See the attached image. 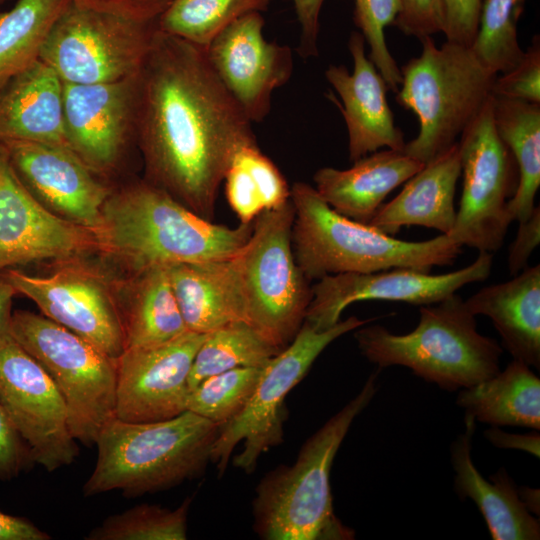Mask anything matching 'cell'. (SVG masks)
Here are the masks:
<instances>
[{
    "mask_svg": "<svg viewBox=\"0 0 540 540\" xmlns=\"http://www.w3.org/2000/svg\"><path fill=\"white\" fill-rule=\"evenodd\" d=\"M492 95L540 104V40L534 36L520 61L509 71L496 76Z\"/></svg>",
    "mask_w": 540,
    "mask_h": 540,
    "instance_id": "39",
    "label": "cell"
},
{
    "mask_svg": "<svg viewBox=\"0 0 540 540\" xmlns=\"http://www.w3.org/2000/svg\"><path fill=\"white\" fill-rule=\"evenodd\" d=\"M125 349L159 345L187 332L166 266L135 272L120 303Z\"/></svg>",
    "mask_w": 540,
    "mask_h": 540,
    "instance_id": "29",
    "label": "cell"
},
{
    "mask_svg": "<svg viewBox=\"0 0 540 540\" xmlns=\"http://www.w3.org/2000/svg\"><path fill=\"white\" fill-rule=\"evenodd\" d=\"M424 165L403 151H375L348 169L320 168L313 176L314 188L336 212L368 224L387 195Z\"/></svg>",
    "mask_w": 540,
    "mask_h": 540,
    "instance_id": "23",
    "label": "cell"
},
{
    "mask_svg": "<svg viewBox=\"0 0 540 540\" xmlns=\"http://www.w3.org/2000/svg\"><path fill=\"white\" fill-rule=\"evenodd\" d=\"M271 0H172L158 20L159 29L207 47L226 27L244 15L261 12Z\"/></svg>",
    "mask_w": 540,
    "mask_h": 540,
    "instance_id": "34",
    "label": "cell"
},
{
    "mask_svg": "<svg viewBox=\"0 0 540 540\" xmlns=\"http://www.w3.org/2000/svg\"><path fill=\"white\" fill-rule=\"evenodd\" d=\"M380 369L358 394L302 446L296 461L261 479L253 501L254 529L267 540H350L335 515L330 487L334 458L355 418L377 393Z\"/></svg>",
    "mask_w": 540,
    "mask_h": 540,
    "instance_id": "3",
    "label": "cell"
},
{
    "mask_svg": "<svg viewBox=\"0 0 540 540\" xmlns=\"http://www.w3.org/2000/svg\"><path fill=\"white\" fill-rule=\"evenodd\" d=\"M422 50L401 70L396 102L419 120L418 135L403 152L426 164L457 141L492 96L496 74L471 46L446 41L438 47L428 36Z\"/></svg>",
    "mask_w": 540,
    "mask_h": 540,
    "instance_id": "7",
    "label": "cell"
},
{
    "mask_svg": "<svg viewBox=\"0 0 540 540\" xmlns=\"http://www.w3.org/2000/svg\"><path fill=\"white\" fill-rule=\"evenodd\" d=\"M402 10L393 25L407 36L422 40L443 30L441 0H401Z\"/></svg>",
    "mask_w": 540,
    "mask_h": 540,
    "instance_id": "40",
    "label": "cell"
},
{
    "mask_svg": "<svg viewBox=\"0 0 540 540\" xmlns=\"http://www.w3.org/2000/svg\"><path fill=\"white\" fill-rule=\"evenodd\" d=\"M252 124L214 72L205 47L158 27L138 86L136 140L146 181L213 221L230 163L257 143Z\"/></svg>",
    "mask_w": 540,
    "mask_h": 540,
    "instance_id": "1",
    "label": "cell"
},
{
    "mask_svg": "<svg viewBox=\"0 0 540 540\" xmlns=\"http://www.w3.org/2000/svg\"><path fill=\"white\" fill-rule=\"evenodd\" d=\"M192 498L175 509L140 504L107 517L93 528L86 540H185Z\"/></svg>",
    "mask_w": 540,
    "mask_h": 540,
    "instance_id": "36",
    "label": "cell"
},
{
    "mask_svg": "<svg viewBox=\"0 0 540 540\" xmlns=\"http://www.w3.org/2000/svg\"><path fill=\"white\" fill-rule=\"evenodd\" d=\"M484 435L489 442L498 448L518 449L539 458L540 435L538 431L529 434H511L503 432L499 427L492 426L484 431Z\"/></svg>",
    "mask_w": 540,
    "mask_h": 540,
    "instance_id": "46",
    "label": "cell"
},
{
    "mask_svg": "<svg viewBox=\"0 0 540 540\" xmlns=\"http://www.w3.org/2000/svg\"><path fill=\"white\" fill-rule=\"evenodd\" d=\"M263 28L260 12L249 13L205 47L214 72L252 123L268 115L274 91L294 68L291 49L266 40Z\"/></svg>",
    "mask_w": 540,
    "mask_h": 540,
    "instance_id": "18",
    "label": "cell"
},
{
    "mask_svg": "<svg viewBox=\"0 0 540 540\" xmlns=\"http://www.w3.org/2000/svg\"><path fill=\"white\" fill-rule=\"evenodd\" d=\"M70 0H17L0 13V92L40 59L46 37Z\"/></svg>",
    "mask_w": 540,
    "mask_h": 540,
    "instance_id": "31",
    "label": "cell"
},
{
    "mask_svg": "<svg viewBox=\"0 0 540 540\" xmlns=\"http://www.w3.org/2000/svg\"><path fill=\"white\" fill-rule=\"evenodd\" d=\"M280 350L246 322H234L207 333L188 378L190 391L204 379L240 367H264Z\"/></svg>",
    "mask_w": 540,
    "mask_h": 540,
    "instance_id": "33",
    "label": "cell"
},
{
    "mask_svg": "<svg viewBox=\"0 0 540 540\" xmlns=\"http://www.w3.org/2000/svg\"><path fill=\"white\" fill-rule=\"evenodd\" d=\"M219 429L220 425L188 410L153 422L113 418L96 440L97 459L83 495L119 490L134 498L197 477L210 461Z\"/></svg>",
    "mask_w": 540,
    "mask_h": 540,
    "instance_id": "5",
    "label": "cell"
},
{
    "mask_svg": "<svg viewBox=\"0 0 540 540\" xmlns=\"http://www.w3.org/2000/svg\"><path fill=\"white\" fill-rule=\"evenodd\" d=\"M354 4V23L369 46V59L388 90L396 93L402 80L401 70L387 47L385 28L393 25L401 12V0H354Z\"/></svg>",
    "mask_w": 540,
    "mask_h": 540,
    "instance_id": "38",
    "label": "cell"
},
{
    "mask_svg": "<svg viewBox=\"0 0 540 540\" xmlns=\"http://www.w3.org/2000/svg\"><path fill=\"white\" fill-rule=\"evenodd\" d=\"M475 316L489 317L513 359L540 368V265L481 288L465 301Z\"/></svg>",
    "mask_w": 540,
    "mask_h": 540,
    "instance_id": "26",
    "label": "cell"
},
{
    "mask_svg": "<svg viewBox=\"0 0 540 540\" xmlns=\"http://www.w3.org/2000/svg\"><path fill=\"white\" fill-rule=\"evenodd\" d=\"M348 47L352 72L343 65H330L325 77L340 98L339 101L333 94L328 95L346 123L350 161L380 148L403 151L406 142L387 101V84L366 56L360 32L351 33Z\"/></svg>",
    "mask_w": 540,
    "mask_h": 540,
    "instance_id": "21",
    "label": "cell"
},
{
    "mask_svg": "<svg viewBox=\"0 0 540 540\" xmlns=\"http://www.w3.org/2000/svg\"><path fill=\"white\" fill-rule=\"evenodd\" d=\"M263 367H240L212 375L190 391L187 410L218 425L234 418L247 404Z\"/></svg>",
    "mask_w": 540,
    "mask_h": 540,
    "instance_id": "37",
    "label": "cell"
},
{
    "mask_svg": "<svg viewBox=\"0 0 540 540\" xmlns=\"http://www.w3.org/2000/svg\"><path fill=\"white\" fill-rule=\"evenodd\" d=\"M517 492L520 500L525 505L527 510L534 515H539L540 497L539 489L530 487H517Z\"/></svg>",
    "mask_w": 540,
    "mask_h": 540,
    "instance_id": "49",
    "label": "cell"
},
{
    "mask_svg": "<svg viewBox=\"0 0 540 540\" xmlns=\"http://www.w3.org/2000/svg\"><path fill=\"white\" fill-rule=\"evenodd\" d=\"M158 20L100 11L70 1L50 29L40 60L63 83L96 84L136 77L152 47Z\"/></svg>",
    "mask_w": 540,
    "mask_h": 540,
    "instance_id": "11",
    "label": "cell"
},
{
    "mask_svg": "<svg viewBox=\"0 0 540 540\" xmlns=\"http://www.w3.org/2000/svg\"><path fill=\"white\" fill-rule=\"evenodd\" d=\"M33 463L29 447L0 404V481L16 478Z\"/></svg>",
    "mask_w": 540,
    "mask_h": 540,
    "instance_id": "42",
    "label": "cell"
},
{
    "mask_svg": "<svg viewBox=\"0 0 540 540\" xmlns=\"http://www.w3.org/2000/svg\"><path fill=\"white\" fill-rule=\"evenodd\" d=\"M252 230L253 222L229 228L207 220L145 180L110 193L95 233L100 250L135 273L152 266L232 257Z\"/></svg>",
    "mask_w": 540,
    "mask_h": 540,
    "instance_id": "2",
    "label": "cell"
},
{
    "mask_svg": "<svg viewBox=\"0 0 540 540\" xmlns=\"http://www.w3.org/2000/svg\"><path fill=\"white\" fill-rule=\"evenodd\" d=\"M460 175L456 142L408 179L400 193L382 204L368 224L390 236L413 225L449 234L456 219L454 198Z\"/></svg>",
    "mask_w": 540,
    "mask_h": 540,
    "instance_id": "25",
    "label": "cell"
},
{
    "mask_svg": "<svg viewBox=\"0 0 540 540\" xmlns=\"http://www.w3.org/2000/svg\"><path fill=\"white\" fill-rule=\"evenodd\" d=\"M4 1H6V0H0V3L4 2Z\"/></svg>",
    "mask_w": 540,
    "mask_h": 540,
    "instance_id": "50",
    "label": "cell"
},
{
    "mask_svg": "<svg viewBox=\"0 0 540 540\" xmlns=\"http://www.w3.org/2000/svg\"><path fill=\"white\" fill-rule=\"evenodd\" d=\"M540 243V207L536 206L530 216L519 222L514 241L509 247L508 269L515 276L528 266L533 250Z\"/></svg>",
    "mask_w": 540,
    "mask_h": 540,
    "instance_id": "43",
    "label": "cell"
},
{
    "mask_svg": "<svg viewBox=\"0 0 540 540\" xmlns=\"http://www.w3.org/2000/svg\"><path fill=\"white\" fill-rule=\"evenodd\" d=\"M526 0H484L478 31L471 48L492 73L512 69L524 51L518 41L517 25Z\"/></svg>",
    "mask_w": 540,
    "mask_h": 540,
    "instance_id": "35",
    "label": "cell"
},
{
    "mask_svg": "<svg viewBox=\"0 0 540 540\" xmlns=\"http://www.w3.org/2000/svg\"><path fill=\"white\" fill-rule=\"evenodd\" d=\"M9 162L27 190L49 211L96 232L111 191L68 146L2 140Z\"/></svg>",
    "mask_w": 540,
    "mask_h": 540,
    "instance_id": "19",
    "label": "cell"
},
{
    "mask_svg": "<svg viewBox=\"0 0 540 540\" xmlns=\"http://www.w3.org/2000/svg\"><path fill=\"white\" fill-rule=\"evenodd\" d=\"M2 140L69 147L63 119V82L40 59L13 78L0 92Z\"/></svg>",
    "mask_w": 540,
    "mask_h": 540,
    "instance_id": "27",
    "label": "cell"
},
{
    "mask_svg": "<svg viewBox=\"0 0 540 540\" xmlns=\"http://www.w3.org/2000/svg\"><path fill=\"white\" fill-rule=\"evenodd\" d=\"M492 259L491 253L479 252L470 265L440 275L411 268L326 275L311 288L312 298L304 323L317 331L327 330L340 321L347 306L365 300L420 306L438 303L469 283L486 280Z\"/></svg>",
    "mask_w": 540,
    "mask_h": 540,
    "instance_id": "15",
    "label": "cell"
},
{
    "mask_svg": "<svg viewBox=\"0 0 540 540\" xmlns=\"http://www.w3.org/2000/svg\"><path fill=\"white\" fill-rule=\"evenodd\" d=\"M225 194L240 224L290 200L291 189L273 161L257 143L239 150L225 174Z\"/></svg>",
    "mask_w": 540,
    "mask_h": 540,
    "instance_id": "32",
    "label": "cell"
},
{
    "mask_svg": "<svg viewBox=\"0 0 540 540\" xmlns=\"http://www.w3.org/2000/svg\"><path fill=\"white\" fill-rule=\"evenodd\" d=\"M446 41L471 46L475 40L482 0H441Z\"/></svg>",
    "mask_w": 540,
    "mask_h": 540,
    "instance_id": "41",
    "label": "cell"
},
{
    "mask_svg": "<svg viewBox=\"0 0 540 540\" xmlns=\"http://www.w3.org/2000/svg\"><path fill=\"white\" fill-rule=\"evenodd\" d=\"M52 537L42 531L29 519L13 516L0 510V540H50Z\"/></svg>",
    "mask_w": 540,
    "mask_h": 540,
    "instance_id": "47",
    "label": "cell"
},
{
    "mask_svg": "<svg viewBox=\"0 0 540 540\" xmlns=\"http://www.w3.org/2000/svg\"><path fill=\"white\" fill-rule=\"evenodd\" d=\"M139 76L96 84L63 83L67 143L97 175L116 167L136 139Z\"/></svg>",
    "mask_w": 540,
    "mask_h": 540,
    "instance_id": "20",
    "label": "cell"
},
{
    "mask_svg": "<svg viewBox=\"0 0 540 540\" xmlns=\"http://www.w3.org/2000/svg\"><path fill=\"white\" fill-rule=\"evenodd\" d=\"M300 25L298 53L303 58L318 55L320 14L325 0H292Z\"/></svg>",
    "mask_w": 540,
    "mask_h": 540,
    "instance_id": "45",
    "label": "cell"
},
{
    "mask_svg": "<svg viewBox=\"0 0 540 540\" xmlns=\"http://www.w3.org/2000/svg\"><path fill=\"white\" fill-rule=\"evenodd\" d=\"M166 269L188 331L207 334L234 322H246L245 301L234 255L172 264Z\"/></svg>",
    "mask_w": 540,
    "mask_h": 540,
    "instance_id": "24",
    "label": "cell"
},
{
    "mask_svg": "<svg viewBox=\"0 0 540 540\" xmlns=\"http://www.w3.org/2000/svg\"><path fill=\"white\" fill-rule=\"evenodd\" d=\"M493 117L518 167L519 183L508 209L519 223L536 207L540 186V104L493 96Z\"/></svg>",
    "mask_w": 540,
    "mask_h": 540,
    "instance_id": "30",
    "label": "cell"
},
{
    "mask_svg": "<svg viewBox=\"0 0 540 540\" xmlns=\"http://www.w3.org/2000/svg\"><path fill=\"white\" fill-rule=\"evenodd\" d=\"M206 335L187 331L159 345L126 348L116 359L115 418L153 422L186 411L189 373Z\"/></svg>",
    "mask_w": 540,
    "mask_h": 540,
    "instance_id": "16",
    "label": "cell"
},
{
    "mask_svg": "<svg viewBox=\"0 0 540 540\" xmlns=\"http://www.w3.org/2000/svg\"><path fill=\"white\" fill-rule=\"evenodd\" d=\"M17 294L15 288L0 275V348L11 337L12 300Z\"/></svg>",
    "mask_w": 540,
    "mask_h": 540,
    "instance_id": "48",
    "label": "cell"
},
{
    "mask_svg": "<svg viewBox=\"0 0 540 540\" xmlns=\"http://www.w3.org/2000/svg\"><path fill=\"white\" fill-rule=\"evenodd\" d=\"M475 422L473 417L465 415L464 431L450 446L456 494L476 504L492 539H540V523L520 500L517 486L506 469L500 468L488 481L474 465L471 452Z\"/></svg>",
    "mask_w": 540,
    "mask_h": 540,
    "instance_id": "22",
    "label": "cell"
},
{
    "mask_svg": "<svg viewBox=\"0 0 540 540\" xmlns=\"http://www.w3.org/2000/svg\"><path fill=\"white\" fill-rule=\"evenodd\" d=\"M0 404L35 464L53 472L78 457L61 393L46 370L13 338L0 348Z\"/></svg>",
    "mask_w": 540,
    "mask_h": 540,
    "instance_id": "13",
    "label": "cell"
},
{
    "mask_svg": "<svg viewBox=\"0 0 540 540\" xmlns=\"http://www.w3.org/2000/svg\"><path fill=\"white\" fill-rule=\"evenodd\" d=\"M465 415L493 427L540 429V379L530 366L512 359L503 371L459 390Z\"/></svg>",
    "mask_w": 540,
    "mask_h": 540,
    "instance_id": "28",
    "label": "cell"
},
{
    "mask_svg": "<svg viewBox=\"0 0 540 540\" xmlns=\"http://www.w3.org/2000/svg\"><path fill=\"white\" fill-rule=\"evenodd\" d=\"M30 298L42 315L81 336L117 359L125 350L120 303L106 280L96 272L68 264L48 276L15 269L0 274Z\"/></svg>",
    "mask_w": 540,
    "mask_h": 540,
    "instance_id": "14",
    "label": "cell"
},
{
    "mask_svg": "<svg viewBox=\"0 0 540 540\" xmlns=\"http://www.w3.org/2000/svg\"><path fill=\"white\" fill-rule=\"evenodd\" d=\"M96 250V233L45 208L18 178L0 144V272L43 260L69 262Z\"/></svg>",
    "mask_w": 540,
    "mask_h": 540,
    "instance_id": "17",
    "label": "cell"
},
{
    "mask_svg": "<svg viewBox=\"0 0 540 540\" xmlns=\"http://www.w3.org/2000/svg\"><path fill=\"white\" fill-rule=\"evenodd\" d=\"M294 208L289 201L260 213L252 233L234 255L246 322L283 349L301 328L312 290L298 267L291 241Z\"/></svg>",
    "mask_w": 540,
    "mask_h": 540,
    "instance_id": "9",
    "label": "cell"
},
{
    "mask_svg": "<svg viewBox=\"0 0 540 540\" xmlns=\"http://www.w3.org/2000/svg\"><path fill=\"white\" fill-rule=\"evenodd\" d=\"M463 188L453 229L447 234L479 252L501 248L513 220L508 203L519 183L517 164L497 133L493 95L458 141Z\"/></svg>",
    "mask_w": 540,
    "mask_h": 540,
    "instance_id": "12",
    "label": "cell"
},
{
    "mask_svg": "<svg viewBox=\"0 0 540 540\" xmlns=\"http://www.w3.org/2000/svg\"><path fill=\"white\" fill-rule=\"evenodd\" d=\"M416 328L394 334L381 325L354 333L361 354L378 369L404 366L423 380L453 392L473 386L500 370L503 348L477 331V322L456 293L421 306Z\"/></svg>",
    "mask_w": 540,
    "mask_h": 540,
    "instance_id": "6",
    "label": "cell"
},
{
    "mask_svg": "<svg viewBox=\"0 0 540 540\" xmlns=\"http://www.w3.org/2000/svg\"><path fill=\"white\" fill-rule=\"evenodd\" d=\"M11 337L49 374L67 408L74 438L95 445L115 418L116 359L44 315L17 310Z\"/></svg>",
    "mask_w": 540,
    "mask_h": 540,
    "instance_id": "8",
    "label": "cell"
},
{
    "mask_svg": "<svg viewBox=\"0 0 540 540\" xmlns=\"http://www.w3.org/2000/svg\"><path fill=\"white\" fill-rule=\"evenodd\" d=\"M373 320L351 316L324 331L303 322L293 340L263 367L245 407L220 426L210 451V461L216 464L219 473H224L239 443L242 450L234 457L233 464L247 473L252 472L259 458L283 441L284 401L290 390L305 377L330 343Z\"/></svg>",
    "mask_w": 540,
    "mask_h": 540,
    "instance_id": "10",
    "label": "cell"
},
{
    "mask_svg": "<svg viewBox=\"0 0 540 540\" xmlns=\"http://www.w3.org/2000/svg\"><path fill=\"white\" fill-rule=\"evenodd\" d=\"M80 6L124 16L158 20L172 0H70Z\"/></svg>",
    "mask_w": 540,
    "mask_h": 540,
    "instance_id": "44",
    "label": "cell"
},
{
    "mask_svg": "<svg viewBox=\"0 0 540 540\" xmlns=\"http://www.w3.org/2000/svg\"><path fill=\"white\" fill-rule=\"evenodd\" d=\"M290 198L294 208L292 249L308 281L392 268L430 273L433 267L453 265L462 253L463 246L446 234L426 241H404L345 217L304 182L292 186Z\"/></svg>",
    "mask_w": 540,
    "mask_h": 540,
    "instance_id": "4",
    "label": "cell"
}]
</instances>
